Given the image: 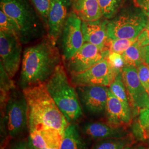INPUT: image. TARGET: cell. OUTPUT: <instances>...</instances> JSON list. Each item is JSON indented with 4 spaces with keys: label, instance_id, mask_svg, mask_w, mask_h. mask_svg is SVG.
I'll list each match as a JSON object with an SVG mask.
<instances>
[{
    "label": "cell",
    "instance_id": "obj_1",
    "mask_svg": "<svg viewBox=\"0 0 149 149\" xmlns=\"http://www.w3.org/2000/svg\"><path fill=\"white\" fill-rule=\"evenodd\" d=\"M61 61L59 49L47 36L25 48L19 78L22 89L45 84Z\"/></svg>",
    "mask_w": 149,
    "mask_h": 149
},
{
    "label": "cell",
    "instance_id": "obj_2",
    "mask_svg": "<svg viewBox=\"0 0 149 149\" xmlns=\"http://www.w3.org/2000/svg\"><path fill=\"white\" fill-rule=\"evenodd\" d=\"M22 91L28 106V132L52 128L64 135L69 123L48 93L45 84Z\"/></svg>",
    "mask_w": 149,
    "mask_h": 149
},
{
    "label": "cell",
    "instance_id": "obj_3",
    "mask_svg": "<svg viewBox=\"0 0 149 149\" xmlns=\"http://www.w3.org/2000/svg\"><path fill=\"white\" fill-rule=\"evenodd\" d=\"M0 8L18 24L22 44L47 36V28L30 0H0Z\"/></svg>",
    "mask_w": 149,
    "mask_h": 149
},
{
    "label": "cell",
    "instance_id": "obj_4",
    "mask_svg": "<svg viewBox=\"0 0 149 149\" xmlns=\"http://www.w3.org/2000/svg\"><path fill=\"white\" fill-rule=\"evenodd\" d=\"M48 93L69 124H74L83 115L76 89L60 64L45 83Z\"/></svg>",
    "mask_w": 149,
    "mask_h": 149
},
{
    "label": "cell",
    "instance_id": "obj_5",
    "mask_svg": "<svg viewBox=\"0 0 149 149\" xmlns=\"http://www.w3.org/2000/svg\"><path fill=\"white\" fill-rule=\"evenodd\" d=\"M1 120L11 138H19L28 130V106L23 91H12L1 111ZM2 122V121H1Z\"/></svg>",
    "mask_w": 149,
    "mask_h": 149
},
{
    "label": "cell",
    "instance_id": "obj_6",
    "mask_svg": "<svg viewBox=\"0 0 149 149\" xmlns=\"http://www.w3.org/2000/svg\"><path fill=\"white\" fill-rule=\"evenodd\" d=\"M148 19L140 9L123 11L108 21V37L110 39L136 38L146 26Z\"/></svg>",
    "mask_w": 149,
    "mask_h": 149
},
{
    "label": "cell",
    "instance_id": "obj_7",
    "mask_svg": "<svg viewBox=\"0 0 149 149\" xmlns=\"http://www.w3.org/2000/svg\"><path fill=\"white\" fill-rule=\"evenodd\" d=\"M119 73L107 58L82 72L71 75L70 81L75 87L90 85L109 86Z\"/></svg>",
    "mask_w": 149,
    "mask_h": 149
},
{
    "label": "cell",
    "instance_id": "obj_8",
    "mask_svg": "<svg viewBox=\"0 0 149 149\" xmlns=\"http://www.w3.org/2000/svg\"><path fill=\"white\" fill-rule=\"evenodd\" d=\"M122 73L134 117L140 110L149 107V93L140 81L136 68L124 66Z\"/></svg>",
    "mask_w": 149,
    "mask_h": 149
},
{
    "label": "cell",
    "instance_id": "obj_9",
    "mask_svg": "<svg viewBox=\"0 0 149 149\" xmlns=\"http://www.w3.org/2000/svg\"><path fill=\"white\" fill-rule=\"evenodd\" d=\"M22 44L15 36L0 31L1 63L11 79L17 73L22 64Z\"/></svg>",
    "mask_w": 149,
    "mask_h": 149
},
{
    "label": "cell",
    "instance_id": "obj_10",
    "mask_svg": "<svg viewBox=\"0 0 149 149\" xmlns=\"http://www.w3.org/2000/svg\"><path fill=\"white\" fill-rule=\"evenodd\" d=\"M109 53V49L84 43L74 55L67 60V69L71 75L82 72L107 59Z\"/></svg>",
    "mask_w": 149,
    "mask_h": 149
},
{
    "label": "cell",
    "instance_id": "obj_11",
    "mask_svg": "<svg viewBox=\"0 0 149 149\" xmlns=\"http://www.w3.org/2000/svg\"><path fill=\"white\" fill-rule=\"evenodd\" d=\"M82 23V20L74 12L71 11L61 36L63 56L66 60L74 55L84 44Z\"/></svg>",
    "mask_w": 149,
    "mask_h": 149
},
{
    "label": "cell",
    "instance_id": "obj_12",
    "mask_svg": "<svg viewBox=\"0 0 149 149\" xmlns=\"http://www.w3.org/2000/svg\"><path fill=\"white\" fill-rule=\"evenodd\" d=\"M109 88L108 86L90 85L76 87L81 105L90 114L97 115L106 111Z\"/></svg>",
    "mask_w": 149,
    "mask_h": 149
},
{
    "label": "cell",
    "instance_id": "obj_13",
    "mask_svg": "<svg viewBox=\"0 0 149 149\" xmlns=\"http://www.w3.org/2000/svg\"><path fill=\"white\" fill-rule=\"evenodd\" d=\"M71 9L72 0H52L48 15L47 37L55 45L61 36Z\"/></svg>",
    "mask_w": 149,
    "mask_h": 149
},
{
    "label": "cell",
    "instance_id": "obj_14",
    "mask_svg": "<svg viewBox=\"0 0 149 149\" xmlns=\"http://www.w3.org/2000/svg\"><path fill=\"white\" fill-rule=\"evenodd\" d=\"M105 112L107 123L112 126L127 128L132 123V114L126 110L122 103L109 90Z\"/></svg>",
    "mask_w": 149,
    "mask_h": 149
},
{
    "label": "cell",
    "instance_id": "obj_15",
    "mask_svg": "<svg viewBox=\"0 0 149 149\" xmlns=\"http://www.w3.org/2000/svg\"><path fill=\"white\" fill-rule=\"evenodd\" d=\"M108 22V20H102V18L95 21L82 22V31L84 42L94 44L102 49H109V39L107 33Z\"/></svg>",
    "mask_w": 149,
    "mask_h": 149
},
{
    "label": "cell",
    "instance_id": "obj_16",
    "mask_svg": "<svg viewBox=\"0 0 149 149\" xmlns=\"http://www.w3.org/2000/svg\"><path fill=\"white\" fill-rule=\"evenodd\" d=\"M81 130L86 136L96 140L124 138L132 134L128 132L126 128L114 127L107 123H85L82 127Z\"/></svg>",
    "mask_w": 149,
    "mask_h": 149
},
{
    "label": "cell",
    "instance_id": "obj_17",
    "mask_svg": "<svg viewBox=\"0 0 149 149\" xmlns=\"http://www.w3.org/2000/svg\"><path fill=\"white\" fill-rule=\"evenodd\" d=\"M28 141L33 149L60 148L64 135L59 130L49 128L29 131Z\"/></svg>",
    "mask_w": 149,
    "mask_h": 149
},
{
    "label": "cell",
    "instance_id": "obj_18",
    "mask_svg": "<svg viewBox=\"0 0 149 149\" xmlns=\"http://www.w3.org/2000/svg\"><path fill=\"white\" fill-rule=\"evenodd\" d=\"M72 10L82 22L101 19V10L98 0H72Z\"/></svg>",
    "mask_w": 149,
    "mask_h": 149
},
{
    "label": "cell",
    "instance_id": "obj_19",
    "mask_svg": "<svg viewBox=\"0 0 149 149\" xmlns=\"http://www.w3.org/2000/svg\"><path fill=\"white\" fill-rule=\"evenodd\" d=\"M60 149H87L79 129L75 124H69L66 128Z\"/></svg>",
    "mask_w": 149,
    "mask_h": 149
},
{
    "label": "cell",
    "instance_id": "obj_20",
    "mask_svg": "<svg viewBox=\"0 0 149 149\" xmlns=\"http://www.w3.org/2000/svg\"><path fill=\"white\" fill-rule=\"evenodd\" d=\"M122 55L125 66L137 68L141 64L145 63L146 52L145 47L141 45L138 40Z\"/></svg>",
    "mask_w": 149,
    "mask_h": 149
},
{
    "label": "cell",
    "instance_id": "obj_21",
    "mask_svg": "<svg viewBox=\"0 0 149 149\" xmlns=\"http://www.w3.org/2000/svg\"><path fill=\"white\" fill-rule=\"evenodd\" d=\"M135 143L132 134L124 138H110L98 140L92 149H123L131 146Z\"/></svg>",
    "mask_w": 149,
    "mask_h": 149
},
{
    "label": "cell",
    "instance_id": "obj_22",
    "mask_svg": "<svg viewBox=\"0 0 149 149\" xmlns=\"http://www.w3.org/2000/svg\"><path fill=\"white\" fill-rule=\"evenodd\" d=\"M109 88L112 93L122 103L126 110L132 114V110L129 103L127 92L123 80L122 72L116 77L109 86Z\"/></svg>",
    "mask_w": 149,
    "mask_h": 149
},
{
    "label": "cell",
    "instance_id": "obj_23",
    "mask_svg": "<svg viewBox=\"0 0 149 149\" xmlns=\"http://www.w3.org/2000/svg\"><path fill=\"white\" fill-rule=\"evenodd\" d=\"M102 16L107 19L116 17L122 5L123 0H98Z\"/></svg>",
    "mask_w": 149,
    "mask_h": 149
},
{
    "label": "cell",
    "instance_id": "obj_24",
    "mask_svg": "<svg viewBox=\"0 0 149 149\" xmlns=\"http://www.w3.org/2000/svg\"><path fill=\"white\" fill-rule=\"evenodd\" d=\"M0 31L14 35L20 40L21 32L18 24L2 10L0 11Z\"/></svg>",
    "mask_w": 149,
    "mask_h": 149
},
{
    "label": "cell",
    "instance_id": "obj_25",
    "mask_svg": "<svg viewBox=\"0 0 149 149\" xmlns=\"http://www.w3.org/2000/svg\"><path fill=\"white\" fill-rule=\"evenodd\" d=\"M137 41V38L129 39H110L109 49L110 52L122 54L128 48Z\"/></svg>",
    "mask_w": 149,
    "mask_h": 149
},
{
    "label": "cell",
    "instance_id": "obj_26",
    "mask_svg": "<svg viewBox=\"0 0 149 149\" xmlns=\"http://www.w3.org/2000/svg\"><path fill=\"white\" fill-rule=\"evenodd\" d=\"M47 29L48 15L52 0H30Z\"/></svg>",
    "mask_w": 149,
    "mask_h": 149
},
{
    "label": "cell",
    "instance_id": "obj_27",
    "mask_svg": "<svg viewBox=\"0 0 149 149\" xmlns=\"http://www.w3.org/2000/svg\"><path fill=\"white\" fill-rule=\"evenodd\" d=\"M139 77L145 89L149 92V64L144 63L137 68Z\"/></svg>",
    "mask_w": 149,
    "mask_h": 149
},
{
    "label": "cell",
    "instance_id": "obj_28",
    "mask_svg": "<svg viewBox=\"0 0 149 149\" xmlns=\"http://www.w3.org/2000/svg\"><path fill=\"white\" fill-rule=\"evenodd\" d=\"M107 59L111 64L112 67L116 71L119 72L122 71L125 64L122 54L110 52Z\"/></svg>",
    "mask_w": 149,
    "mask_h": 149
},
{
    "label": "cell",
    "instance_id": "obj_29",
    "mask_svg": "<svg viewBox=\"0 0 149 149\" xmlns=\"http://www.w3.org/2000/svg\"><path fill=\"white\" fill-rule=\"evenodd\" d=\"M132 134L133 135L135 138L141 141L146 140L145 130L139 122V118L135 120L133 123L132 125Z\"/></svg>",
    "mask_w": 149,
    "mask_h": 149
},
{
    "label": "cell",
    "instance_id": "obj_30",
    "mask_svg": "<svg viewBox=\"0 0 149 149\" xmlns=\"http://www.w3.org/2000/svg\"><path fill=\"white\" fill-rule=\"evenodd\" d=\"M139 120L145 130H149V107L140 111Z\"/></svg>",
    "mask_w": 149,
    "mask_h": 149
},
{
    "label": "cell",
    "instance_id": "obj_31",
    "mask_svg": "<svg viewBox=\"0 0 149 149\" xmlns=\"http://www.w3.org/2000/svg\"><path fill=\"white\" fill-rule=\"evenodd\" d=\"M137 40L140 44L143 47L149 45V21L137 37Z\"/></svg>",
    "mask_w": 149,
    "mask_h": 149
},
{
    "label": "cell",
    "instance_id": "obj_32",
    "mask_svg": "<svg viewBox=\"0 0 149 149\" xmlns=\"http://www.w3.org/2000/svg\"><path fill=\"white\" fill-rule=\"evenodd\" d=\"M9 149H33L28 140H19L11 144Z\"/></svg>",
    "mask_w": 149,
    "mask_h": 149
},
{
    "label": "cell",
    "instance_id": "obj_33",
    "mask_svg": "<svg viewBox=\"0 0 149 149\" xmlns=\"http://www.w3.org/2000/svg\"><path fill=\"white\" fill-rule=\"evenodd\" d=\"M135 1L140 9L149 18V0H135Z\"/></svg>",
    "mask_w": 149,
    "mask_h": 149
},
{
    "label": "cell",
    "instance_id": "obj_34",
    "mask_svg": "<svg viewBox=\"0 0 149 149\" xmlns=\"http://www.w3.org/2000/svg\"><path fill=\"white\" fill-rule=\"evenodd\" d=\"M145 52H146V60L145 63L149 64V45L145 47Z\"/></svg>",
    "mask_w": 149,
    "mask_h": 149
},
{
    "label": "cell",
    "instance_id": "obj_35",
    "mask_svg": "<svg viewBox=\"0 0 149 149\" xmlns=\"http://www.w3.org/2000/svg\"><path fill=\"white\" fill-rule=\"evenodd\" d=\"M145 136H146V139L148 140L149 139V130H145Z\"/></svg>",
    "mask_w": 149,
    "mask_h": 149
},
{
    "label": "cell",
    "instance_id": "obj_36",
    "mask_svg": "<svg viewBox=\"0 0 149 149\" xmlns=\"http://www.w3.org/2000/svg\"><path fill=\"white\" fill-rule=\"evenodd\" d=\"M123 149H143V148H139L138 149H136V148H133V147H132V146H128V147H126V148H124Z\"/></svg>",
    "mask_w": 149,
    "mask_h": 149
},
{
    "label": "cell",
    "instance_id": "obj_37",
    "mask_svg": "<svg viewBox=\"0 0 149 149\" xmlns=\"http://www.w3.org/2000/svg\"><path fill=\"white\" fill-rule=\"evenodd\" d=\"M43 149H60V148H45Z\"/></svg>",
    "mask_w": 149,
    "mask_h": 149
},
{
    "label": "cell",
    "instance_id": "obj_38",
    "mask_svg": "<svg viewBox=\"0 0 149 149\" xmlns=\"http://www.w3.org/2000/svg\"><path fill=\"white\" fill-rule=\"evenodd\" d=\"M143 149H144V148H143Z\"/></svg>",
    "mask_w": 149,
    "mask_h": 149
},
{
    "label": "cell",
    "instance_id": "obj_39",
    "mask_svg": "<svg viewBox=\"0 0 149 149\" xmlns=\"http://www.w3.org/2000/svg\"><path fill=\"white\" fill-rule=\"evenodd\" d=\"M148 140H149V139H148Z\"/></svg>",
    "mask_w": 149,
    "mask_h": 149
},
{
    "label": "cell",
    "instance_id": "obj_40",
    "mask_svg": "<svg viewBox=\"0 0 149 149\" xmlns=\"http://www.w3.org/2000/svg\"></svg>",
    "mask_w": 149,
    "mask_h": 149
}]
</instances>
